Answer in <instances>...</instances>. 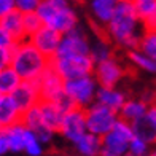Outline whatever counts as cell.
<instances>
[{
    "mask_svg": "<svg viewBox=\"0 0 156 156\" xmlns=\"http://www.w3.org/2000/svg\"><path fill=\"white\" fill-rule=\"evenodd\" d=\"M119 0H89V10L99 24L107 26L115 15Z\"/></svg>",
    "mask_w": 156,
    "mask_h": 156,
    "instance_id": "ac0fdd59",
    "label": "cell"
},
{
    "mask_svg": "<svg viewBox=\"0 0 156 156\" xmlns=\"http://www.w3.org/2000/svg\"><path fill=\"white\" fill-rule=\"evenodd\" d=\"M11 97L23 113L34 108V107H37L41 102L38 83L37 81H21L18 89L11 94Z\"/></svg>",
    "mask_w": 156,
    "mask_h": 156,
    "instance_id": "8fae6325",
    "label": "cell"
},
{
    "mask_svg": "<svg viewBox=\"0 0 156 156\" xmlns=\"http://www.w3.org/2000/svg\"><path fill=\"white\" fill-rule=\"evenodd\" d=\"M0 101H2V96H0Z\"/></svg>",
    "mask_w": 156,
    "mask_h": 156,
    "instance_id": "7dc6e473",
    "label": "cell"
},
{
    "mask_svg": "<svg viewBox=\"0 0 156 156\" xmlns=\"http://www.w3.org/2000/svg\"><path fill=\"white\" fill-rule=\"evenodd\" d=\"M24 134H26V126L23 123H18L15 126L8 127V129H5V136L8 139L11 153L24 151Z\"/></svg>",
    "mask_w": 156,
    "mask_h": 156,
    "instance_id": "d4e9b609",
    "label": "cell"
},
{
    "mask_svg": "<svg viewBox=\"0 0 156 156\" xmlns=\"http://www.w3.org/2000/svg\"><path fill=\"white\" fill-rule=\"evenodd\" d=\"M11 59H13V48H0V72L5 69L11 67Z\"/></svg>",
    "mask_w": 156,
    "mask_h": 156,
    "instance_id": "e575fe53",
    "label": "cell"
},
{
    "mask_svg": "<svg viewBox=\"0 0 156 156\" xmlns=\"http://www.w3.org/2000/svg\"><path fill=\"white\" fill-rule=\"evenodd\" d=\"M147 110H148V105L142 102L140 99H127L121 112H119V118L132 124L144 118L147 115Z\"/></svg>",
    "mask_w": 156,
    "mask_h": 156,
    "instance_id": "ffe728a7",
    "label": "cell"
},
{
    "mask_svg": "<svg viewBox=\"0 0 156 156\" xmlns=\"http://www.w3.org/2000/svg\"><path fill=\"white\" fill-rule=\"evenodd\" d=\"M0 24H2V27L13 38H15L16 43L27 40L26 29H24V15L21 11L13 10L11 13H8L6 16H3L0 19Z\"/></svg>",
    "mask_w": 156,
    "mask_h": 156,
    "instance_id": "2e32d148",
    "label": "cell"
},
{
    "mask_svg": "<svg viewBox=\"0 0 156 156\" xmlns=\"http://www.w3.org/2000/svg\"><path fill=\"white\" fill-rule=\"evenodd\" d=\"M11 153L10 151V144H8V139H6V136L3 134L2 137H0V156H5Z\"/></svg>",
    "mask_w": 156,
    "mask_h": 156,
    "instance_id": "f35d334b",
    "label": "cell"
},
{
    "mask_svg": "<svg viewBox=\"0 0 156 156\" xmlns=\"http://www.w3.org/2000/svg\"><path fill=\"white\" fill-rule=\"evenodd\" d=\"M119 2H126V3H134L136 0H119Z\"/></svg>",
    "mask_w": 156,
    "mask_h": 156,
    "instance_id": "7bdbcfd3",
    "label": "cell"
},
{
    "mask_svg": "<svg viewBox=\"0 0 156 156\" xmlns=\"http://www.w3.org/2000/svg\"><path fill=\"white\" fill-rule=\"evenodd\" d=\"M69 2H75V3H78V2H83V0H69Z\"/></svg>",
    "mask_w": 156,
    "mask_h": 156,
    "instance_id": "f6af8a7d",
    "label": "cell"
},
{
    "mask_svg": "<svg viewBox=\"0 0 156 156\" xmlns=\"http://www.w3.org/2000/svg\"><path fill=\"white\" fill-rule=\"evenodd\" d=\"M91 54V41L81 26H76L69 34L62 35L56 58H81Z\"/></svg>",
    "mask_w": 156,
    "mask_h": 156,
    "instance_id": "52a82bcc",
    "label": "cell"
},
{
    "mask_svg": "<svg viewBox=\"0 0 156 156\" xmlns=\"http://www.w3.org/2000/svg\"><path fill=\"white\" fill-rule=\"evenodd\" d=\"M16 2V10L21 11L23 15L27 13H37L41 0H15Z\"/></svg>",
    "mask_w": 156,
    "mask_h": 156,
    "instance_id": "d6a6232c",
    "label": "cell"
},
{
    "mask_svg": "<svg viewBox=\"0 0 156 156\" xmlns=\"http://www.w3.org/2000/svg\"><path fill=\"white\" fill-rule=\"evenodd\" d=\"M13 10H16V2L15 0H0V19L6 16Z\"/></svg>",
    "mask_w": 156,
    "mask_h": 156,
    "instance_id": "8d00e7d4",
    "label": "cell"
},
{
    "mask_svg": "<svg viewBox=\"0 0 156 156\" xmlns=\"http://www.w3.org/2000/svg\"><path fill=\"white\" fill-rule=\"evenodd\" d=\"M97 89H99V84L94 75L76 78V80H70L64 83L66 94L72 97V101L76 104L78 108H83V110H86L91 104L96 102Z\"/></svg>",
    "mask_w": 156,
    "mask_h": 156,
    "instance_id": "8992f818",
    "label": "cell"
},
{
    "mask_svg": "<svg viewBox=\"0 0 156 156\" xmlns=\"http://www.w3.org/2000/svg\"><path fill=\"white\" fill-rule=\"evenodd\" d=\"M127 58L132 62V66H136L140 70H145L148 73L156 75V61L148 58L147 54H144L140 49H134V51H127Z\"/></svg>",
    "mask_w": 156,
    "mask_h": 156,
    "instance_id": "4316f807",
    "label": "cell"
},
{
    "mask_svg": "<svg viewBox=\"0 0 156 156\" xmlns=\"http://www.w3.org/2000/svg\"><path fill=\"white\" fill-rule=\"evenodd\" d=\"M37 83H38V88H40L41 101L54 102L61 94H64V83L66 81L54 72L51 66H49V69L37 80Z\"/></svg>",
    "mask_w": 156,
    "mask_h": 156,
    "instance_id": "7c38bea8",
    "label": "cell"
},
{
    "mask_svg": "<svg viewBox=\"0 0 156 156\" xmlns=\"http://www.w3.org/2000/svg\"><path fill=\"white\" fill-rule=\"evenodd\" d=\"M126 101L127 99H126L124 93L116 89V88H101L99 86L97 94H96V102L105 105L107 108L113 110L115 113H118V115H119V112H121L123 105L126 104Z\"/></svg>",
    "mask_w": 156,
    "mask_h": 156,
    "instance_id": "e0dca14e",
    "label": "cell"
},
{
    "mask_svg": "<svg viewBox=\"0 0 156 156\" xmlns=\"http://www.w3.org/2000/svg\"><path fill=\"white\" fill-rule=\"evenodd\" d=\"M43 26L45 24L41 23V19L37 13H27V15H24V29H26L27 38L32 37L35 32H38Z\"/></svg>",
    "mask_w": 156,
    "mask_h": 156,
    "instance_id": "4dcf8cb0",
    "label": "cell"
},
{
    "mask_svg": "<svg viewBox=\"0 0 156 156\" xmlns=\"http://www.w3.org/2000/svg\"><path fill=\"white\" fill-rule=\"evenodd\" d=\"M54 104L64 112V115H66V113H69V112H72L73 108H78V107H76V104L72 101V97L66 94V91H64V94H61L58 99H56Z\"/></svg>",
    "mask_w": 156,
    "mask_h": 156,
    "instance_id": "836d02e7",
    "label": "cell"
},
{
    "mask_svg": "<svg viewBox=\"0 0 156 156\" xmlns=\"http://www.w3.org/2000/svg\"><path fill=\"white\" fill-rule=\"evenodd\" d=\"M86 113V127L89 134H94L97 137H104L108 132H112V129L115 127V124L118 123L119 115L115 113L113 110L107 108L105 105L94 102L84 110Z\"/></svg>",
    "mask_w": 156,
    "mask_h": 156,
    "instance_id": "277c9868",
    "label": "cell"
},
{
    "mask_svg": "<svg viewBox=\"0 0 156 156\" xmlns=\"http://www.w3.org/2000/svg\"><path fill=\"white\" fill-rule=\"evenodd\" d=\"M69 6H72L69 0H41V3L37 10V15L40 16L41 23L46 24L58 11L66 10Z\"/></svg>",
    "mask_w": 156,
    "mask_h": 156,
    "instance_id": "603a6c76",
    "label": "cell"
},
{
    "mask_svg": "<svg viewBox=\"0 0 156 156\" xmlns=\"http://www.w3.org/2000/svg\"><path fill=\"white\" fill-rule=\"evenodd\" d=\"M51 66V59L43 56L29 40L19 41L13 46L11 69L23 81H37Z\"/></svg>",
    "mask_w": 156,
    "mask_h": 156,
    "instance_id": "7a4b0ae2",
    "label": "cell"
},
{
    "mask_svg": "<svg viewBox=\"0 0 156 156\" xmlns=\"http://www.w3.org/2000/svg\"><path fill=\"white\" fill-rule=\"evenodd\" d=\"M21 119H23V112L19 110L13 97L2 96V101H0V127L8 129V127L21 123Z\"/></svg>",
    "mask_w": 156,
    "mask_h": 156,
    "instance_id": "9a60e30c",
    "label": "cell"
},
{
    "mask_svg": "<svg viewBox=\"0 0 156 156\" xmlns=\"http://www.w3.org/2000/svg\"><path fill=\"white\" fill-rule=\"evenodd\" d=\"M132 131H134V137L147 142L148 145L156 144V127L145 116L142 119H139V121L132 123Z\"/></svg>",
    "mask_w": 156,
    "mask_h": 156,
    "instance_id": "cb8c5ba5",
    "label": "cell"
},
{
    "mask_svg": "<svg viewBox=\"0 0 156 156\" xmlns=\"http://www.w3.org/2000/svg\"><path fill=\"white\" fill-rule=\"evenodd\" d=\"M15 45H16L15 38H13L11 35L2 27V24H0V48H10L11 49Z\"/></svg>",
    "mask_w": 156,
    "mask_h": 156,
    "instance_id": "d590c367",
    "label": "cell"
},
{
    "mask_svg": "<svg viewBox=\"0 0 156 156\" xmlns=\"http://www.w3.org/2000/svg\"><path fill=\"white\" fill-rule=\"evenodd\" d=\"M27 40H29L43 56H46L48 59H54L56 54H58L62 35L59 32L53 30L51 27L43 26L38 32H35L32 37H29Z\"/></svg>",
    "mask_w": 156,
    "mask_h": 156,
    "instance_id": "9c48e42d",
    "label": "cell"
},
{
    "mask_svg": "<svg viewBox=\"0 0 156 156\" xmlns=\"http://www.w3.org/2000/svg\"><path fill=\"white\" fill-rule=\"evenodd\" d=\"M129 153L137 154V156H148V153H150V145L144 140L134 137L129 144Z\"/></svg>",
    "mask_w": 156,
    "mask_h": 156,
    "instance_id": "1f68e13d",
    "label": "cell"
},
{
    "mask_svg": "<svg viewBox=\"0 0 156 156\" xmlns=\"http://www.w3.org/2000/svg\"><path fill=\"white\" fill-rule=\"evenodd\" d=\"M38 108H40L43 123H45L53 132H59L62 118H64V112H62L54 102H51V101H41V102L38 104Z\"/></svg>",
    "mask_w": 156,
    "mask_h": 156,
    "instance_id": "d6986e66",
    "label": "cell"
},
{
    "mask_svg": "<svg viewBox=\"0 0 156 156\" xmlns=\"http://www.w3.org/2000/svg\"><path fill=\"white\" fill-rule=\"evenodd\" d=\"M139 49L148 58L156 61V30H145L142 35Z\"/></svg>",
    "mask_w": 156,
    "mask_h": 156,
    "instance_id": "f1b7e54d",
    "label": "cell"
},
{
    "mask_svg": "<svg viewBox=\"0 0 156 156\" xmlns=\"http://www.w3.org/2000/svg\"><path fill=\"white\" fill-rule=\"evenodd\" d=\"M94 78L101 88H116V84L123 80L124 67L115 58L97 64L94 67Z\"/></svg>",
    "mask_w": 156,
    "mask_h": 156,
    "instance_id": "30bf717a",
    "label": "cell"
},
{
    "mask_svg": "<svg viewBox=\"0 0 156 156\" xmlns=\"http://www.w3.org/2000/svg\"><path fill=\"white\" fill-rule=\"evenodd\" d=\"M86 132H88L86 113H84L83 108H73L72 112L64 115L61 129H59V134H62L64 139H67L69 142H72L75 145Z\"/></svg>",
    "mask_w": 156,
    "mask_h": 156,
    "instance_id": "ba28073f",
    "label": "cell"
},
{
    "mask_svg": "<svg viewBox=\"0 0 156 156\" xmlns=\"http://www.w3.org/2000/svg\"><path fill=\"white\" fill-rule=\"evenodd\" d=\"M132 139H134L132 124L119 118L112 132L102 137L101 156H126L129 151V144Z\"/></svg>",
    "mask_w": 156,
    "mask_h": 156,
    "instance_id": "3957f363",
    "label": "cell"
},
{
    "mask_svg": "<svg viewBox=\"0 0 156 156\" xmlns=\"http://www.w3.org/2000/svg\"><path fill=\"white\" fill-rule=\"evenodd\" d=\"M78 156H80V154H78Z\"/></svg>",
    "mask_w": 156,
    "mask_h": 156,
    "instance_id": "c3c4849f",
    "label": "cell"
},
{
    "mask_svg": "<svg viewBox=\"0 0 156 156\" xmlns=\"http://www.w3.org/2000/svg\"><path fill=\"white\" fill-rule=\"evenodd\" d=\"M89 58L93 59V62L96 64H102L105 61L113 59V43L105 37H99L94 40V43H91V54Z\"/></svg>",
    "mask_w": 156,
    "mask_h": 156,
    "instance_id": "44dd1931",
    "label": "cell"
},
{
    "mask_svg": "<svg viewBox=\"0 0 156 156\" xmlns=\"http://www.w3.org/2000/svg\"><path fill=\"white\" fill-rule=\"evenodd\" d=\"M21 123H23L27 129H30L35 136L38 137V140H40L43 145H45V144H49V142L53 140L54 134H56V132H53V131L43 123L38 105H37V107H34V108H30V110H27V112H24Z\"/></svg>",
    "mask_w": 156,
    "mask_h": 156,
    "instance_id": "4fadbf2b",
    "label": "cell"
},
{
    "mask_svg": "<svg viewBox=\"0 0 156 156\" xmlns=\"http://www.w3.org/2000/svg\"><path fill=\"white\" fill-rule=\"evenodd\" d=\"M75 148L80 156H101L102 151V137L86 132L75 144Z\"/></svg>",
    "mask_w": 156,
    "mask_h": 156,
    "instance_id": "7402d4cb",
    "label": "cell"
},
{
    "mask_svg": "<svg viewBox=\"0 0 156 156\" xmlns=\"http://www.w3.org/2000/svg\"><path fill=\"white\" fill-rule=\"evenodd\" d=\"M140 101L145 102L148 107H150V105H153V104H156V91H153V89L144 91V93H142V96H140Z\"/></svg>",
    "mask_w": 156,
    "mask_h": 156,
    "instance_id": "74e56055",
    "label": "cell"
},
{
    "mask_svg": "<svg viewBox=\"0 0 156 156\" xmlns=\"http://www.w3.org/2000/svg\"><path fill=\"white\" fill-rule=\"evenodd\" d=\"M126 156H137V154H132V153H129V151H127V154Z\"/></svg>",
    "mask_w": 156,
    "mask_h": 156,
    "instance_id": "bcb514c9",
    "label": "cell"
},
{
    "mask_svg": "<svg viewBox=\"0 0 156 156\" xmlns=\"http://www.w3.org/2000/svg\"><path fill=\"white\" fill-rule=\"evenodd\" d=\"M144 27H145V30H156V10L151 15V18L147 23H144Z\"/></svg>",
    "mask_w": 156,
    "mask_h": 156,
    "instance_id": "60d3db41",
    "label": "cell"
},
{
    "mask_svg": "<svg viewBox=\"0 0 156 156\" xmlns=\"http://www.w3.org/2000/svg\"><path fill=\"white\" fill-rule=\"evenodd\" d=\"M51 67L64 81L89 76L94 73L96 64L89 56L81 58H54L51 59Z\"/></svg>",
    "mask_w": 156,
    "mask_h": 156,
    "instance_id": "5b68a950",
    "label": "cell"
},
{
    "mask_svg": "<svg viewBox=\"0 0 156 156\" xmlns=\"http://www.w3.org/2000/svg\"><path fill=\"white\" fill-rule=\"evenodd\" d=\"M45 26L51 27L53 30L59 32L61 35H66L72 29H75L76 26H80V21H78L76 11L72 8V6H69V8H66V10L58 11Z\"/></svg>",
    "mask_w": 156,
    "mask_h": 156,
    "instance_id": "5bb4252c",
    "label": "cell"
},
{
    "mask_svg": "<svg viewBox=\"0 0 156 156\" xmlns=\"http://www.w3.org/2000/svg\"><path fill=\"white\" fill-rule=\"evenodd\" d=\"M3 134H5V129H3V127H0V137H2Z\"/></svg>",
    "mask_w": 156,
    "mask_h": 156,
    "instance_id": "ee69618b",
    "label": "cell"
},
{
    "mask_svg": "<svg viewBox=\"0 0 156 156\" xmlns=\"http://www.w3.org/2000/svg\"><path fill=\"white\" fill-rule=\"evenodd\" d=\"M145 32L144 23L139 19L134 3L119 2L115 15L105 26V37L113 45L121 46L127 51L139 49L142 35Z\"/></svg>",
    "mask_w": 156,
    "mask_h": 156,
    "instance_id": "6da1fadb",
    "label": "cell"
},
{
    "mask_svg": "<svg viewBox=\"0 0 156 156\" xmlns=\"http://www.w3.org/2000/svg\"><path fill=\"white\" fill-rule=\"evenodd\" d=\"M145 118H147L148 121H150V123L156 127V104H153V105H150V107H148Z\"/></svg>",
    "mask_w": 156,
    "mask_h": 156,
    "instance_id": "ab89813d",
    "label": "cell"
},
{
    "mask_svg": "<svg viewBox=\"0 0 156 156\" xmlns=\"http://www.w3.org/2000/svg\"><path fill=\"white\" fill-rule=\"evenodd\" d=\"M134 8H136L139 19L142 23H147L156 10V0H136L134 2Z\"/></svg>",
    "mask_w": 156,
    "mask_h": 156,
    "instance_id": "f546056e",
    "label": "cell"
},
{
    "mask_svg": "<svg viewBox=\"0 0 156 156\" xmlns=\"http://www.w3.org/2000/svg\"><path fill=\"white\" fill-rule=\"evenodd\" d=\"M148 156H156V148H154V150H150V153H148Z\"/></svg>",
    "mask_w": 156,
    "mask_h": 156,
    "instance_id": "b9f144b4",
    "label": "cell"
},
{
    "mask_svg": "<svg viewBox=\"0 0 156 156\" xmlns=\"http://www.w3.org/2000/svg\"><path fill=\"white\" fill-rule=\"evenodd\" d=\"M19 75L11 67L0 72V96H11L21 84Z\"/></svg>",
    "mask_w": 156,
    "mask_h": 156,
    "instance_id": "484cf974",
    "label": "cell"
},
{
    "mask_svg": "<svg viewBox=\"0 0 156 156\" xmlns=\"http://www.w3.org/2000/svg\"><path fill=\"white\" fill-rule=\"evenodd\" d=\"M24 153L29 156H41L43 154V144L27 127H26V134H24Z\"/></svg>",
    "mask_w": 156,
    "mask_h": 156,
    "instance_id": "83f0119b",
    "label": "cell"
}]
</instances>
